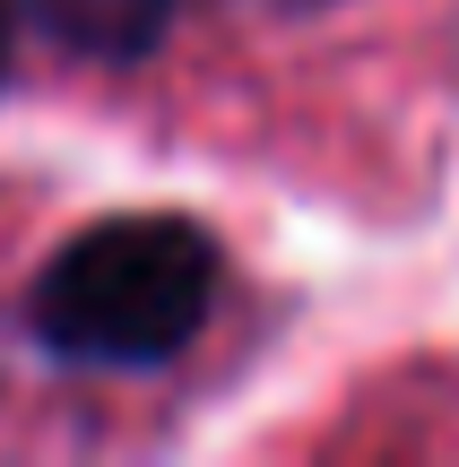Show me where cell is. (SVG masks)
<instances>
[{"mask_svg": "<svg viewBox=\"0 0 459 467\" xmlns=\"http://www.w3.org/2000/svg\"><path fill=\"white\" fill-rule=\"evenodd\" d=\"M217 295V251L191 217H104L35 277V337L87 372H148L183 355Z\"/></svg>", "mask_w": 459, "mask_h": 467, "instance_id": "6da1fadb", "label": "cell"}, {"mask_svg": "<svg viewBox=\"0 0 459 467\" xmlns=\"http://www.w3.org/2000/svg\"><path fill=\"white\" fill-rule=\"evenodd\" d=\"M26 17L78 61H148L173 35L183 0H26Z\"/></svg>", "mask_w": 459, "mask_h": 467, "instance_id": "7a4b0ae2", "label": "cell"}, {"mask_svg": "<svg viewBox=\"0 0 459 467\" xmlns=\"http://www.w3.org/2000/svg\"><path fill=\"white\" fill-rule=\"evenodd\" d=\"M0 78H9V0H0Z\"/></svg>", "mask_w": 459, "mask_h": 467, "instance_id": "3957f363", "label": "cell"}]
</instances>
